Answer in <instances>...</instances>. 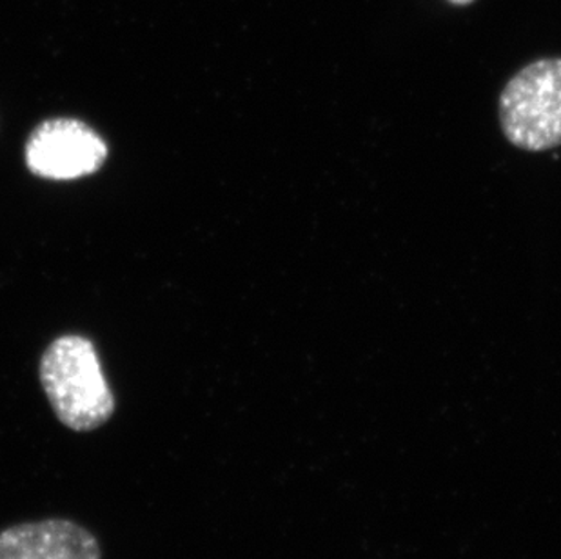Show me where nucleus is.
<instances>
[{"label":"nucleus","instance_id":"7ed1b4c3","mask_svg":"<svg viewBox=\"0 0 561 559\" xmlns=\"http://www.w3.org/2000/svg\"><path fill=\"white\" fill-rule=\"evenodd\" d=\"M107 159L101 135L75 118L46 121L26 144V166L48 180H75L95 173Z\"/></svg>","mask_w":561,"mask_h":559},{"label":"nucleus","instance_id":"39448f33","mask_svg":"<svg viewBox=\"0 0 561 559\" xmlns=\"http://www.w3.org/2000/svg\"><path fill=\"white\" fill-rule=\"evenodd\" d=\"M450 4H456V5H466V4H471V2H474V0H449Z\"/></svg>","mask_w":561,"mask_h":559},{"label":"nucleus","instance_id":"20e7f679","mask_svg":"<svg viewBox=\"0 0 561 559\" xmlns=\"http://www.w3.org/2000/svg\"><path fill=\"white\" fill-rule=\"evenodd\" d=\"M0 559H102V549L80 523L51 517L4 528Z\"/></svg>","mask_w":561,"mask_h":559},{"label":"nucleus","instance_id":"f257e3e1","mask_svg":"<svg viewBox=\"0 0 561 559\" xmlns=\"http://www.w3.org/2000/svg\"><path fill=\"white\" fill-rule=\"evenodd\" d=\"M41 384L55 417L75 433H91L115 414V396L88 338L66 334L41 358Z\"/></svg>","mask_w":561,"mask_h":559},{"label":"nucleus","instance_id":"f03ea898","mask_svg":"<svg viewBox=\"0 0 561 559\" xmlns=\"http://www.w3.org/2000/svg\"><path fill=\"white\" fill-rule=\"evenodd\" d=\"M499 112L514 148L541 153L561 146V57L519 69L503 88Z\"/></svg>","mask_w":561,"mask_h":559}]
</instances>
